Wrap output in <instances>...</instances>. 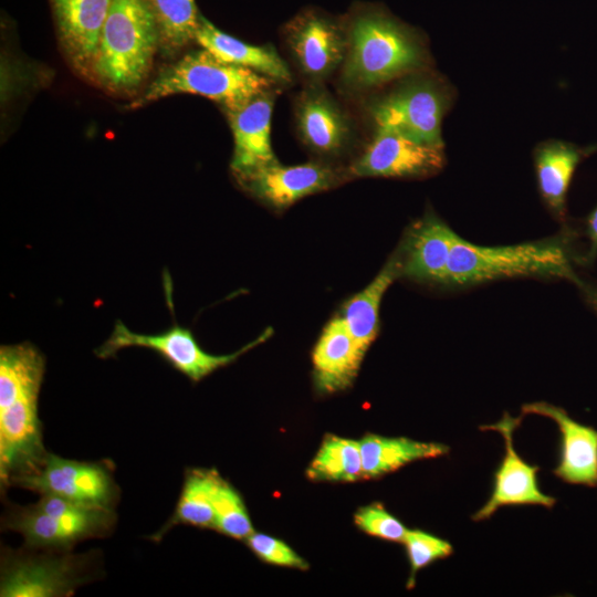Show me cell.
<instances>
[{
  "instance_id": "6da1fadb",
  "label": "cell",
  "mask_w": 597,
  "mask_h": 597,
  "mask_svg": "<svg viewBox=\"0 0 597 597\" xmlns=\"http://www.w3.org/2000/svg\"><path fill=\"white\" fill-rule=\"evenodd\" d=\"M45 359L30 343L0 347V480L9 486L46 459L39 418Z\"/></svg>"
},
{
  "instance_id": "7a4b0ae2",
  "label": "cell",
  "mask_w": 597,
  "mask_h": 597,
  "mask_svg": "<svg viewBox=\"0 0 597 597\" xmlns=\"http://www.w3.org/2000/svg\"><path fill=\"white\" fill-rule=\"evenodd\" d=\"M158 42V27L146 0H113L93 71L111 88L133 90L148 74Z\"/></svg>"
},
{
  "instance_id": "3957f363",
  "label": "cell",
  "mask_w": 597,
  "mask_h": 597,
  "mask_svg": "<svg viewBox=\"0 0 597 597\" xmlns=\"http://www.w3.org/2000/svg\"><path fill=\"white\" fill-rule=\"evenodd\" d=\"M425 55L416 34L381 12H367L352 24L344 82L355 88L385 83L420 67Z\"/></svg>"
},
{
  "instance_id": "277c9868",
  "label": "cell",
  "mask_w": 597,
  "mask_h": 597,
  "mask_svg": "<svg viewBox=\"0 0 597 597\" xmlns=\"http://www.w3.org/2000/svg\"><path fill=\"white\" fill-rule=\"evenodd\" d=\"M274 80L248 67L224 62L207 50L193 51L164 69L130 108L176 94H195L237 108L268 92Z\"/></svg>"
},
{
  "instance_id": "5b68a950",
  "label": "cell",
  "mask_w": 597,
  "mask_h": 597,
  "mask_svg": "<svg viewBox=\"0 0 597 597\" xmlns=\"http://www.w3.org/2000/svg\"><path fill=\"white\" fill-rule=\"evenodd\" d=\"M531 275L578 282L565 248L555 241L482 247L458 237L450 253L447 283L469 285Z\"/></svg>"
},
{
  "instance_id": "8992f818",
  "label": "cell",
  "mask_w": 597,
  "mask_h": 597,
  "mask_svg": "<svg viewBox=\"0 0 597 597\" xmlns=\"http://www.w3.org/2000/svg\"><path fill=\"white\" fill-rule=\"evenodd\" d=\"M116 519L114 509L43 494L34 504L11 505L2 528L20 533L25 547L71 551L81 541L107 536Z\"/></svg>"
},
{
  "instance_id": "52a82bcc",
  "label": "cell",
  "mask_w": 597,
  "mask_h": 597,
  "mask_svg": "<svg viewBox=\"0 0 597 597\" xmlns=\"http://www.w3.org/2000/svg\"><path fill=\"white\" fill-rule=\"evenodd\" d=\"M93 555L70 551L2 549L1 597H65L93 579Z\"/></svg>"
},
{
  "instance_id": "ba28073f",
  "label": "cell",
  "mask_w": 597,
  "mask_h": 597,
  "mask_svg": "<svg viewBox=\"0 0 597 597\" xmlns=\"http://www.w3.org/2000/svg\"><path fill=\"white\" fill-rule=\"evenodd\" d=\"M271 335L272 328L269 327L253 342L232 354L212 355L200 347L189 328L177 323L160 333L142 334L130 331L122 321H116L109 337L95 354L100 358H108L126 347L147 348L157 353L191 381L199 383L217 369L232 364Z\"/></svg>"
},
{
  "instance_id": "9c48e42d",
  "label": "cell",
  "mask_w": 597,
  "mask_h": 597,
  "mask_svg": "<svg viewBox=\"0 0 597 597\" xmlns=\"http://www.w3.org/2000/svg\"><path fill=\"white\" fill-rule=\"evenodd\" d=\"M11 485L108 509H114L119 501V488L109 464L71 460L53 453L48 454L38 471L15 479Z\"/></svg>"
},
{
  "instance_id": "30bf717a",
  "label": "cell",
  "mask_w": 597,
  "mask_h": 597,
  "mask_svg": "<svg viewBox=\"0 0 597 597\" xmlns=\"http://www.w3.org/2000/svg\"><path fill=\"white\" fill-rule=\"evenodd\" d=\"M446 105L439 86L416 81L377 101L370 113L376 128L395 129L419 142L443 146L441 122Z\"/></svg>"
},
{
  "instance_id": "8fae6325",
  "label": "cell",
  "mask_w": 597,
  "mask_h": 597,
  "mask_svg": "<svg viewBox=\"0 0 597 597\" xmlns=\"http://www.w3.org/2000/svg\"><path fill=\"white\" fill-rule=\"evenodd\" d=\"M523 415L512 417L509 412L495 423L484 425L480 430L499 432L505 441L504 457L494 473L493 489L489 500L473 515L474 522L490 519L500 507L540 505L551 509L556 499L541 491L537 481L540 467L522 459L513 442V433L522 422Z\"/></svg>"
},
{
  "instance_id": "7c38bea8",
  "label": "cell",
  "mask_w": 597,
  "mask_h": 597,
  "mask_svg": "<svg viewBox=\"0 0 597 597\" xmlns=\"http://www.w3.org/2000/svg\"><path fill=\"white\" fill-rule=\"evenodd\" d=\"M443 146L419 142L404 133L377 128L349 172L356 177H423L439 171Z\"/></svg>"
},
{
  "instance_id": "4fadbf2b",
  "label": "cell",
  "mask_w": 597,
  "mask_h": 597,
  "mask_svg": "<svg viewBox=\"0 0 597 597\" xmlns=\"http://www.w3.org/2000/svg\"><path fill=\"white\" fill-rule=\"evenodd\" d=\"M235 177L244 190L277 210L286 209L303 197L327 190L337 181L331 167L317 163L282 166L276 161Z\"/></svg>"
},
{
  "instance_id": "5bb4252c",
  "label": "cell",
  "mask_w": 597,
  "mask_h": 597,
  "mask_svg": "<svg viewBox=\"0 0 597 597\" xmlns=\"http://www.w3.org/2000/svg\"><path fill=\"white\" fill-rule=\"evenodd\" d=\"M522 415L552 419L559 429L561 458L553 473L569 484L597 486V430L574 420L566 410L545 401L522 406Z\"/></svg>"
},
{
  "instance_id": "9a60e30c",
  "label": "cell",
  "mask_w": 597,
  "mask_h": 597,
  "mask_svg": "<svg viewBox=\"0 0 597 597\" xmlns=\"http://www.w3.org/2000/svg\"><path fill=\"white\" fill-rule=\"evenodd\" d=\"M459 235L432 214L413 223L398 252L401 275L447 283L451 249Z\"/></svg>"
},
{
  "instance_id": "2e32d148",
  "label": "cell",
  "mask_w": 597,
  "mask_h": 597,
  "mask_svg": "<svg viewBox=\"0 0 597 597\" xmlns=\"http://www.w3.org/2000/svg\"><path fill=\"white\" fill-rule=\"evenodd\" d=\"M264 92L245 104L226 109L233 134L231 169L240 175L276 163L271 145L273 97Z\"/></svg>"
},
{
  "instance_id": "e0dca14e",
  "label": "cell",
  "mask_w": 597,
  "mask_h": 597,
  "mask_svg": "<svg viewBox=\"0 0 597 597\" xmlns=\"http://www.w3.org/2000/svg\"><path fill=\"white\" fill-rule=\"evenodd\" d=\"M364 356L343 318L334 317L324 327L312 355L317 390L332 394L350 387Z\"/></svg>"
},
{
  "instance_id": "ac0fdd59",
  "label": "cell",
  "mask_w": 597,
  "mask_h": 597,
  "mask_svg": "<svg viewBox=\"0 0 597 597\" xmlns=\"http://www.w3.org/2000/svg\"><path fill=\"white\" fill-rule=\"evenodd\" d=\"M287 42L302 70L313 77L329 74L345 59L347 50L337 27L313 13L292 21Z\"/></svg>"
},
{
  "instance_id": "d6986e66",
  "label": "cell",
  "mask_w": 597,
  "mask_h": 597,
  "mask_svg": "<svg viewBox=\"0 0 597 597\" xmlns=\"http://www.w3.org/2000/svg\"><path fill=\"white\" fill-rule=\"evenodd\" d=\"M113 0H53L61 35L77 63L93 60Z\"/></svg>"
},
{
  "instance_id": "ffe728a7",
  "label": "cell",
  "mask_w": 597,
  "mask_h": 597,
  "mask_svg": "<svg viewBox=\"0 0 597 597\" xmlns=\"http://www.w3.org/2000/svg\"><path fill=\"white\" fill-rule=\"evenodd\" d=\"M195 40L224 62L254 70L274 81L291 80L287 65L273 48L248 44L222 32L201 15Z\"/></svg>"
},
{
  "instance_id": "44dd1931",
  "label": "cell",
  "mask_w": 597,
  "mask_h": 597,
  "mask_svg": "<svg viewBox=\"0 0 597 597\" xmlns=\"http://www.w3.org/2000/svg\"><path fill=\"white\" fill-rule=\"evenodd\" d=\"M365 479L380 478L416 461L449 453L448 446L406 437H383L368 433L359 440Z\"/></svg>"
},
{
  "instance_id": "7402d4cb",
  "label": "cell",
  "mask_w": 597,
  "mask_h": 597,
  "mask_svg": "<svg viewBox=\"0 0 597 597\" xmlns=\"http://www.w3.org/2000/svg\"><path fill=\"white\" fill-rule=\"evenodd\" d=\"M399 276H401V263L397 253L364 290L350 297L343 306L339 316L364 354L378 335L383 296Z\"/></svg>"
},
{
  "instance_id": "603a6c76",
  "label": "cell",
  "mask_w": 597,
  "mask_h": 597,
  "mask_svg": "<svg viewBox=\"0 0 597 597\" xmlns=\"http://www.w3.org/2000/svg\"><path fill=\"white\" fill-rule=\"evenodd\" d=\"M297 124L304 142L320 153H337L348 139L349 127L345 116L323 93L305 95L298 106Z\"/></svg>"
},
{
  "instance_id": "cb8c5ba5",
  "label": "cell",
  "mask_w": 597,
  "mask_h": 597,
  "mask_svg": "<svg viewBox=\"0 0 597 597\" xmlns=\"http://www.w3.org/2000/svg\"><path fill=\"white\" fill-rule=\"evenodd\" d=\"M582 157L583 150L559 140L546 142L536 149L535 169L540 192L559 218L565 214L568 187Z\"/></svg>"
},
{
  "instance_id": "d4e9b609",
  "label": "cell",
  "mask_w": 597,
  "mask_h": 597,
  "mask_svg": "<svg viewBox=\"0 0 597 597\" xmlns=\"http://www.w3.org/2000/svg\"><path fill=\"white\" fill-rule=\"evenodd\" d=\"M220 478L214 469L187 470L175 511L150 538L159 541L165 533L179 524L214 530L213 495Z\"/></svg>"
},
{
  "instance_id": "484cf974",
  "label": "cell",
  "mask_w": 597,
  "mask_h": 597,
  "mask_svg": "<svg viewBox=\"0 0 597 597\" xmlns=\"http://www.w3.org/2000/svg\"><path fill=\"white\" fill-rule=\"evenodd\" d=\"M306 475L314 481L333 482L365 479L359 441L326 436Z\"/></svg>"
},
{
  "instance_id": "4316f807",
  "label": "cell",
  "mask_w": 597,
  "mask_h": 597,
  "mask_svg": "<svg viewBox=\"0 0 597 597\" xmlns=\"http://www.w3.org/2000/svg\"><path fill=\"white\" fill-rule=\"evenodd\" d=\"M159 31L160 43L175 52L195 40L199 27L195 0H146Z\"/></svg>"
},
{
  "instance_id": "83f0119b",
  "label": "cell",
  "mask_w": 597,
  "mask_h": 597,
  "mask_svg": "<svg viewBox=\"0 0 597 597\" xmlns=\"http://www.w3.org/2000/svg\"><path fill=\"white\" fill-rule=\"evenodd\" d=\"M213 509L214 531L244 541L254 532L241 495L222 476L214 491Z\"/></svg>"
},
{
  "instance_id": "f1b7e54d",
  "label": "cell",
  "mask_w": 597,
  "mask_h": 597,
  "mask_svg": "<svg viewBox=\"0 0 597 597\" xmlns=\"http://www.w3.org/2000/svg\"><path fill=\"white\" fill-rule=\"evenodd\" d=\"M402 543L410 563L408 588L415 586L418 570L453 553V547L448 541L421 530H408Z\"/></svg>"
},
{
  "instance_id": "f546056e",
  "label": "cell",
  "mask_w": 597,
  "mask_h": 597,
  "mask_svg": "<svg viewBox=\"0 0 597 597\" xmlns=\"http://www.w3.org/2000/svg\"><path fill=\"white\" fill-rule=\"evenodd\" d=\"M355 524L368 535L389 542L402 543L408 528L380 503L360 507L355 514Z\"/></svg>"
},
{
  "instance_id": "4dcf8cb0",
  "label": "cell",
  "mask_w": 597,
  "mask_h": 597,
  "mask_svg": "<svg viewBox=\"0 0 597 597\" xmlns=\"http://www.w3.org/2000/svg\"><path fill=\"white\" fill-rule=\"evenodd\" d=\"M245 542L252 553L268 564L302 570L308 568L306 561L287 544L273 536L253 532Z\"/></svg>"
},
{
  "instance_id": "1f68e13d",
  "label": "cell",
  "mask_w": 597,
  "mask_h": 597,
  "mask_svg": "<svg viewBox=\"0 0 597 597\" xmlns=\"http://www.w3.org/2000/svg\"><path fill=\"white\" fill-rule=\"evenodd\" d=\"M587 232L590 239L589 259L597 253V208L591 212L587 221Z\"/></svg>"
},
{
  "instance_id": "d6a6232c",
  "label": "cell",
  "mask_w": 597,
  "mask_h": 597,
  "mask_svg": "<svg viewBox=\"0 0 597 597\" xmlns=\"http://www.w3.org/2000/svg\"><path fill=\"white\" fill-rule=\"evenodd\" d=\"M591 298H593L595 305L597 306V294H593V295H591Z\"/></svg>"
}]
</instances>
